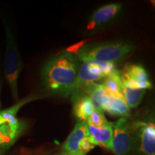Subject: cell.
<instances>
[{"instance_id":"obj_17","label":"cell","mask_w":155,"mask_h":155,"mask_svg":"<svg viewBox=\"0 0 155 155\" xmlns=\"http://www.w3.org/2000/svg\"><path fill=\"white\" fill-rule=\"evenodd\" d=\"M86 123L96 127H106V126L112 124L111 122H109L106 119L104 111L101 109H98V108L94 110V111L87 120Z\"/></svg>"},{"instance_id":"obj_15","label":"cell","mask_w":155,"mask_h":155,"mask_svg":"<svg viewBox=\"0 0 155 155\" xmlns=\"http://www.w3.org/2000/svg\"><path fill=\"white\" fill-rule=\"evenodd\" d=\"M89 96L95 108L101 109V104L106 92L101 83H93L81 89ZM102 110V109H101Z\"/></svg>"},{"instance_id":"obj_6","label":"cell","mask_w":155,"mask_h":155,"mask_svg":"<svg viewBox=\"0 0 155 155\" xmlns=\"http://www.w3.org/2000/svg\"><path fill=\"white\" fill-rule=\"evenodd\" d=\"M123 86L134 89H152V85L150 81L148 73L144 67L137 64L126 65L121 72Z\"/></svg>"},{"instance_id":"obj_10","label":"cell","mask_w":155,"mask_h":155,"mask_svg":"<svg viewBox=\"0 0 155 155\" xmlns=\"http://www.w3.org/2000/svg\"><path fill=\"white\" fill-rule=\"evenodd\" d=\"M25 125L22 120L16 124L6 123L0 127V155H2L14 144L15 141L25 131Z\"/></svg>"},{"instance_id":"obj_1","label":"cell","mask_w":155,"mask_h":155,"mask_svg":"<svg viewBox=\"0 0 155 155\" xmlns=\"http://www.w3.org/2000/svg\"><path fill=\"white\" fill-rule=\"evenodd\" d=\"M79 63L74 55L63 51L50 58L41 71L42 84L48 92L68 96L74 91Z\"/></svg>"},{"instance_id":"obj_4","label":"cell","mask_w":155,"mask_h":155,"mask_svg":"<svg viewBox=\"0 0 155 155\" xmlns=\"http://www.w3.org/2000/svg\"><path fill=\"white\" fill-rule=\"evenodd\" d=\"M138 121L131 122L127 118H121L113 123L112 147L115 155H128L134 147Z\"/></svg>"},{"instance_id":"obj_9","label":"cell","mask_w":155,"mask_h":155,"mask_svg":"<svg viewBox=\"0 0 155 155\" xmlns=\"http://www.w3.org/2000/svg\"><path fill=\"white\" fill-rule=\"evenodd\" d=\"M72 94L73 114L78 121L86 122L96 108L91 99L82 90H76Z\"/></svg>"},{"instance_id":"obj_20","label":"cell","mask_w":155,"mask_h":155,"mask_svg":"<svg viewBox=\"0 0 155 155\" xmlns=\"http://www.w3.org/2000/svg\"><path fill=\"white\" fill-rule=\"evenodd\" d=\"M0 94H1V83H0ZM0 108H1V100H0Z\"/></svg>"},{"instance_id":"obj_12","label":"cell","mask_w":155,"mask_h":155,"mask_svg":"<svg viewBox=\"0 0 155 155\" xmlns=\"http://www.w3.org/2000/svg\"><path fill=\"white\" fill-rule=\"evenodd\" d=\"M89 136L88 125L86 121H78L72 132L70 134L63 146V152L72 154L80 153V144L83 139ZM81 154V153H80Z\"/></svg>"},{"instance_id":"obj_18","label":"cell","mask_w":155,"mask_h":155,"mask_svg":"<svg viewBox=\"0 0 155 155\" xmlns=\"http://www.w3.org/2000/svg\"><path fill=\"white\" fill-rule=\"evenodd\" d=\"M57 155H85L83 154H80V153H78V154H72V153H69V152H63L60 154H58Z\"/></svg>"},{"instance_id":"obj_16","label":"cell","mask_w":155,"mask_h":155,"mask_svg":"<svg viewBox=\"0 0 155 155\" xmlns=\"http://www.w3.org/2000/svg\"><path fill=\"white\" fill-rule=\"evenodd\" d=\"M146 91L142 89H134L129 87L122 86V94L126 103L130 108H137L143 99Z\"/></svg>"},{"instance_id":"obj_7","label":"cell","mask_w":155,"mask_h":155,"mask_svg":"<svg viewBox=\"0 0 155 155\" xmlns=\"http://www.w3.org/2000/svg\"><path fill=\"white\" fill-rule=\"evenodd\" d=\"M137 133L141 155H155V126L154 119L138 121Z\"/></svg>"},{"instance_id":"obj_11","label":"cell","mask_w":155,"mask_h":155,"mask_svg":"<svg viewBox=\"0 0 155 155\" xmlns=\"http://www.w3.org/2000/svg\"><path fill=\"white\" fill-rule=\"evenodd\" d=\"M101 109L110 115L127 118L130 116V108L126 103L123 96H114L106 93L103 99Z\"/></svg>"},{"instance_id":"obj_5","label":"cell","mask_w":155,"mask_h":155,"mask_svg":"<svg viewBox=\"0 0 155 155\" xmlns=\"http://www.w3.org/2000/svg\"><path fill=\"white\" fill-rule=\"evenodd\" d=\"M116 63L83 62L79 65L74 91L81 90L90 84L96 83L115 71Z\"/></svg>"},{"instance_id":"obj_3","label":"cell","mask_w":155,"mask_h":155,"mask_svg":"<svg viewBox=\"0 0 155 155\" xmlns=\"http://www.w3.org/2000/svg\"><path fill=\"white\" fill-rule=\"evenodd\" d=\"M6 30V47L5 56V75L12 95L15 101L18 102V79L22 69V61L19 55L16 41L10 29L7 25Z\"/></svg>"},{"instance_id":"obj_19","label":"cell","mask_w":155,"mask_h":155,"mask_svg":"<svg viewBox=\"0 0 155 155\" xmlns=\"http://www.w3.org/2000/svg\"><path fill=\"white\" fill-rule=\"evenodd\" d=\"M4 124H6V122L5 120H4L2 118V116H0V127H1L2 125Z\"/></svg>"},{"instance_id":"obj_2","label":"cell","mask_w":155,"mask_h":155,"mask_svg":"<svg viewBox=\"0 0 155 155\" xmlns=\"http://www.w3.org/2000/svg\"><path fill=\"white\" fill-rule=\"evenodd\" d=\"M134 49L131 42L115 40L83 46L78 50L76 58L82 62L116 63L127 57Z\"/></svg>"},{"instance_id":"obj_14","label":"cell","mask_w":155,"mask_h":155,"mask_svg":"<svg viewBox=\"0 0 155 155\" xmlns=\"http://www.w3.org/2000/svg\"><path fill=\"white\" fill-rule=\"evenodd\" d=\"M106 92L108 94L114 96H123L122 94V81L121 72L117 69L107 75L101 83Z\"/></svg>"},{"instance_id":"obj_8","label":"cell","mask_w":155,"mask_h":155,"mask_svg":"<svg viewBox=\"0 0 155 155\" xmlns=\"http://www.w3.org/2000/svg\"><path fill=\"white\" fill-rule=\"evenodd\" d=\"M121 9L122 5L119 3H111L101 7L90 17L87 29L88 30H94L106 26L119 15Z\"/></svg>"},{"instance_id":"obj_13","label":"cell","mask_w":155,"mask_h":155,"mask_svg":"<svg viewBox=\"0 0 155 155\" xmlns=\"http://www.w3.org/2000/svg\"><path fill=\"white\" fill-rule=\"evenodd\" d=\"M88 131L89 137L94 146H99L111 150L112 138H113V123L106 127H96L88 124Z\"/></svg>"}]
</instances>
